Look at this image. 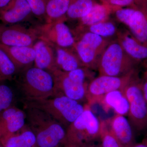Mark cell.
<instances>
[{
  "mask_svg": "<svg viewBox=\"0 0 147 147\" xmlns=\"http://www.w3.org/2000/svg\"><path fill=\"white\" fill-rule=\"evenodd\" d=\"M28 118L36 138L37 147H59L66 131L63 125L42 110L32 106Z\"/></svg>",
  "mask_w": 147,
  "mask_h": 147,
  "instance_id": "obj_1",
  "label": "cell"
},
{
  "mask_svg": "<svg viewBox=\"0 0 147 147\" xmlns=\"http://www.w3.org/2000/svg\"><path fill=\"white\" fill-rule=\"evenodd\" d=\"M102 121L86 105L83 112L67 127L65 147H85L100 137Z\"/></svg>",
  "mask_w": 147,
  "mask_h": 147,
  "instance_id": "obj_2",
  "label": "cell"
},
{
  "mask_svg": "<svg viewBox=\"0 0 147 147\" xmlns=\"http://www.w3.org/2000/svg\"><path fill=\"white\" fill-rule=\"evenodd\" d=\"M52 97L31 100V105L42 110L62 125L67 127L84 112L86 106L63 95Z\"/></svg>",
  "mask_w": 147,
  "mask_h": 147,
  "instance_id": "obj_3",
  "label": "cell"
},
{
  "mask_svg": "<svg viewBox=\"0 0 147 147\" xmlns=\"http://www.w3.org/2000/svg\"><path fill=\"white\" fill-rule=\"evenodd\" d=\"M21 84L30 101L46 99L57 94L52 73L35 66L25 69Z\"/></svg>",
  "mask_w": 147,
  "mask_h": 147,
  "instance_id": "obj_4",
  "label": "cell"
},
{
  "mask_svg": "<svg viewBox=\"0 0 147 147\" xmlns=\"http://www.w3.org/2000/svg\"><path fill=\"white\" fill-rule=\"evenodd\" d=\"M136 63L117 40L109 43L105 48L99 59L97 69L99 75L123 76L134 71Z\"/></svg>",
  "mask_w": 147,
  "mask_h": 147,
  "instance_id": "obj_5",
  "label": "cell"
},
{
  "mask_svg": "<svg viewBox=\"0 0 147 147\" xmlns=\"http://www.w3.org/2000/svg\"><path fill=\"white\" fill-rule=\"evenodd\" d=\"M55 80L57 93L79 101L86 98L87 87L86 80L90 75L88 68L82 67L69 72L59 69L52 72Z\"/></svg>",
  "mask_w": 147,
  "mask_h": 147,
  "instance_id": "obj_6",
  "label": "cell"
},
{
  "mask_svg": "<svg viewBox=\"0 0 147 147\" xmlns=\"http://www.w3.org/2000/svg\"><path fill=\"white\" fill-rule=\"evenodd\" d=\"M128 100V119L134 131L142 132L147 130V103L141 82L134 78L123 89Z\"/></svg>",
  "mask_w": 147,
  "mask_h": 147,
  "instance_id": "obj_7",
  "label": "cell"
},
{
  "mask_svg": "<svg viewBox=\"0 0 147 147\" xmlns=\"http://www.w3.org/2000/svg\"><path fill=\"white\" fill-rule=\"evenodd\" d=\"M82 32L75 39L74 49L84 67L96 69L100 56L109 43L105 38L90 32Z\"/></svg>",
  "mask_w": 147,
  "mask_h": 147,
  "instance_id": "obj_8",
  "label": "cell"
},
{
  "mask_svg": "<svg viewBox=\"0 0 147 147\" xmlns=\"http://www.w3.org/2000/svg\"><path fill=\"white\" fill-rule=\"evenodd\" d=\"M134 72L121 76L99 75L92 79L87 87L86 99L89 103L92 104L98 102L110 92L123 90L134 79Z\"/></svg>",
  "mask_w": 147,
  "mask_h": 147,
  "instance_id": "obj_9",
  "label": "cell"
},
{
  "mask_svg": "<svg viewBox=\"0 0 147 147\" xmlns=\"http://www.w3.org/2000/svg\"><path fill=\"white\" fill-rule=\"evenodd\" d=\"M65 21L61 19L36 26L39 38L55 47L74 49L76 39Z\"/></svg>",
  "mask_w": 147,
  "mask_h": 147,
  "instance_id": "obj_10",
  "label": "cell"
},
{
  "mask_svg": "<svg viewBox=\"0 0 147 147\" xmlns=\"http://www.w3.org/2000/svg\"><path fill=\"white\" fill-rule=\"evenodd\" d=\"M39 38L36 27L27 28L19 24L0 25V44L9 46H33Z\"/></svg>",
  "mask_w": 147,
  "mask_h": 147,
  "instance_id": "obj_11",
  "label": "cell"
},
{
  "mask_svg": "<svg viewBox=\"0 0 147 147\" xmlns=\"http://www.w3.org/2000/svg\"><path fill=\"white\" fill-rule=\"evenodd\" d=\"M25 119L24 112L15 107L0 113V141L20 130L25 125Z\"/></svg>",
  "mask_w": 147,
  "mask_h": 147,
  "instance_id": "obj_12",
  "label": "cell"
},
{
  "mask_svg": "<svg viewBox=\"0 0 147 147\" xmlns=\"http://www.w3.org/2000/svg\"><path fill=\"white\" fill-rule=\"evenodd\" d=\"M32 14L31 9L26 0H11L0 9V20L5 24H18L26 21Z\"/></svg>",
  "mask_w": 147,
  "mask_h": 147,
  "instance_id": "obj_13",
  "label": "cell"
},
{
  "mask_svg": "<svg viewBox=\"0 0 147 147\" xmlns=\"http://www.w3.org/2000/svg\"><path fill=\"white\" fill-rule=\"evenodd\" d=\"M33 47L35 53V67L51 73L58 69L56 66V54L54 46L39 38Z\"/></svg>",
  "mask_w": 147,
  "mask_h": 147,
  "instance_id": "obj_14",
  "label": "cell"
},
{
  "mask_svg": "<svg viewBox=\"0 0 147 147\" xmlns=\"http://www.w3.org/2000/svg\"><path fill=\"white\" fill-rule=\"evenodd\" d=\"M108 127L124 147L135 144L134 130L128 119L117 114L108 121Z\"/></svg>",
  "mask_w": 147,
  "mask_h": 147,
  "instance_id": "obj_15",
  "label": "cell"
},
{
  "mask_svg": "<svg viewBox=\"0 0 147 147\" xmlns=\"http://www.w3.org/2000/svg\"><path fill=\"white\" fill-rule=\"evenodd\" d=\"M18 70L31 66L34 63L35 53L33 46H9L0 44Z\"/></svg>",
  "mask_w": 147,
  "mask_h": 147,
  "instance_id": "obj_16",
  "label": "cell"
},
{
  "mask_svg": "<svg viewBox=\"0 0 147 147\" xmlns=\"http://www.w3.org/2000/svg\"><path fill=\"white\" fill-rule=\"evenodd\" d=\"M127 26L139 42L147 46V9L134 7Z\"/></svg>",
  "mask_w": 147,
  "mask_h": 147,
  "instance_id": "obj_17",
  "label": "cell"
},
{
  "mask_svg": "<svg viewBox=\"0 0 147 147\" xmlns=\"http://www.w3.org/2000/svg\"><path fill=\"white\" fill-rule=\"evenodd\" d=\"M118 9L105 3H95L89 12L79 20V25L77 32L92 25L107 20L110 13L115 12Z\"/></svg>",
  "mask_w": 147,
  "mask_h": 147,
  "instance_id": "obj_18",
  "label": "cell"
},
{
  "mask_svg": "<svg viewBox=\"0 0 147 147\" xmlns=\"http://www.w3.org/2000/svg\"><path fill=\"white\" fill-rule=\"evenodd\" d=\"M119 42L127 55L137 62L147 59V46L142 44L131 34L120 33Z\"/></svg>",
  "mask_w": 147,
  "mask_h": 147,
  "instance_id": "obj_19",
  "label": "cell"
},
{
  "mask_svg": "<svg viewBox=\"0 0 147 147\" xmlns=\"http://www.w3.org/2000/svg\"><path fill=\"white\" fill-rule=\"evenodd\" d=\"M98 102L104 109H113L117 114L125 116L127 115L129 109L128 100L123 90H116L105 95Z\"/></svg>",
  "mask_w": 147,
  "mask_h": 147,
  "instance_id": "obj_20",
  "label": "cell"
},
{
  "mask_svg": "<svg viewBox=\"0 0 147 147\" xmlns=\"http://www.w3.org/2000/svg\"><path fill=\"white\" fill-rule=\"evenodd\" d=\"M54 47L56 66L58 69L64 72H69L84 67L77 54L71 49Z\"/></svg>",
  "mask_w": 147,
  "mask_h": 147,
  "instance_id": "obj_21",
  "label": "cell"
},
{
  "mask_svg": "<svg viewBox=\"0 0 147 147\" xmlns=\"http://www.w3.org/2000/svg\"><path fill=\"white\" fill-rule=\"evenodd\" d=\"M71 0H46L45 23L66 20V15Z\"/></svg>",
  "mask_w": 147,
  "mask_h": 147,
  "instance_id": "obj_22",
  "label": "cell"
},
{
  "mask_svg": "<svg viewBox=\"0 0 147 147\" xmlns=\"http://www.w3.org/2000/svg\"><path fill=\"white\" fill-rule=\"evenodd\" d=\"M1 141L5 147H37L35 135L32 130H26L20 134H13Z\"/></svg>",
  "mask_w": 147,
  "mask_h": 147,
  "instance_id": "obj_23",
  "label": "cell"
},
{
  "mask_svg": "<svg viewBox=\"0 0 147 147\" xmlns=\"http://www.w3.org/2000/svg\"><path fill=\"white\" fill-rule=\"evenodd\" d=\"M95 3L94 0H71L66 19L79 20L90 12Z\"/></svg>",
  "mask_w": 147,
  "mask_h": 147,
  "instance_id": "obj_24",
  "label": "cell"
},
{
  "mask_svg": "<svg viewBox=\"0 0 147 147\" xmlns=\"http://www.w3.org/2000/svg\"><path fill=\"white\" fill-rule=\"evenodd\" d=\"M18 70L7 53L0 47V82L11 79Z\"/></svg>",
  "mask_w": 147,
  "mask_h": 147,
  "instance_id": "obj_25",
  "label": "cell"
},
{
  "mask_svg": "<svg viewBox=\"0 0 147 147\" xmlns=\"http://www.w3.org/2000/svg\"><path fill=\"white\" fill-rule=\"evenodd\" d=\"M85 29H87L86 31L90 32L105 38L113 36L115 34L117 31L115 24L108 20L92 25Z\"/></svg>",
  "mask_w": 147,
  "mask_h": 147,
  "instance_id": "obj_26",
  "label": "cell"
},
{
  "mask_svg": "<svg viewBox=\"0 0 147 147\" xmlns=\"http://www.w3.org/2000/svg\"><path fill=\"white\" fill-rule=\"evenodd\" d=\"M101 147H124L107 125L105 122L102 121L100 137Z\"/></svg>",
  "mask_w": 147,
  "mask_h": 147,
  "instance_id": "obj_27",
  "label": "cell"
},
{
  "mask_svg": "<svg viewBox=\"0 0 147 147\" xmlns=\"http://www.w3.org/2000/svg\"><path fill=\"white\" fill-rule=\"evenodd\" d=\"M13 98L11 89L5 84H0V113L10 107Z\"/></svg>",
  "mask_w": 147,
  "mask_h": 147,
  "instance_id": "obj_28",
  "label": "cell"
},
{
  "mask_svg": "<svg viewBox=\"0 0 147 147\" xmlns=\"http://www.w3.org/2000/svg\"><path fill=\"white\" fill-rule=\"evenodd\" d=\"M31 9L33 15L38 19L45 21L46 0H26Z\"/></svg>",
  "mask_w": 147,
  "mask_h": 147,
  "instance_id": "obj_29",
  "label": "cell"
},
{
  "mask_svg": "<svg viewBox=\"0 0 147 147\" xmlns=\"http://www.w3.org/2000/svg\"><path fill=\"white\" fill-rule=\"evenodd\" d=\"M137 1L139 0H101L102 3L117 8L132 5Z\"/></svg>",
  "mask_w": 147,
  "mask_h": 147,
  "instance_id": "obj_30",
  "label": "cell"
},
{
  "mask_svg": "<svg viewBox=\"0 0 147 147\" xmlns=\"http://www.w3.org/2000/svg\"><path fill=\"white\" fill-rule=\"evenodd\" d=\"M141 83L143 94L147 103V72L145 74L144 79Z\"/></svg>",
  "mask_w": 147,
  "mask_h": 147,
  "instance_id": "obj_31",
  "label": "cell"
},
{
  "mask_svg": "<svg viewBox=\"0 0 147 147\" xmlns=\"http://www.w3.org/2000/svg\"><path fill=\"white\" fill-rule=\"evenodd\" d=\"M131 147H147V136L142 143L135 144Z\"/></svg>",
  "mask_w": 147,
  "mask_h": 147,
  "instance_id": "obj_32",
  "label": "cell"
},
{
  "mask_svg": "<svg viewBox=\"0 0 147 147\" xmlns=\"http://www.w3.org/2000/svg\"><path fill=\"white\" fill-rule=\"evenodd\" d=\"M11 0H0V9L6 6Z\"/></svg>",
  "mask_w": 147,
  "mask_h": 147,
  "instance_id": "obj_33",
  "label": "cell"
},
{
  "mask_svg": "<svg viewBox=\"0 0 147 147\" xmlns=\"http://www.w3.org/2000/svg\"><path fill=\"white\" fill-rule=\"evenodd\" d=\"M85 147H101V146H95V145H92V144H90L87 145Z\"/></svg>",
  "mask_w": 147,
  "mask_h": 147,
  "instance_id": "obj_34",
  "label": "cell"
},
{
  "mask_svg": "<svg viewBox=\"0 0 147 147\" xmlns=\"http://www.w3.org/2000/svg\"><path fill=\"white\" fill-rule=\"evenodd\" d=\"M0 147H5L4 146H0Z\"/></svg>",
  "mask_w": 147,
  "mask_h": 147,
  "instance_id": "obj_35",
  "label": "cell"
},
{
  "mask_svg": "<svg viewBox=\"0 0 147 147\" xmlns=\"http://www.w3.org/2000/svg\"><path fill=\"white\" fill-rule=\"evenodd\" d=\"M144 1H147V0H144Z\"/></svg>",
  "mask_w": 147,
  "mask_h": 147,
  "instance_id": "obj_36",
  "label": "cell"
}]
</instances>
